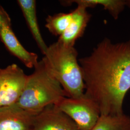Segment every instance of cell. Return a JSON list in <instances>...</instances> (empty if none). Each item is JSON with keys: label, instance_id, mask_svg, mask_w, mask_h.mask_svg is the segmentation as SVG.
Listing matches in <instances>:
<instances>
[{"label": "cell", "instance_id": "cell-1", "mask_svg": "<svg viewBox=\"0 0 130 130\" xmlns=\"http://www.w3.org/2000/svg\"><path fill=\"white\" fill-rule=\"evenodd\" d=\"M79 62L84 94L96 104L100 115L123 114V101L130 89V41L114 43L105 38Z\"/></svg>", "mask_w": 130, "mask_h": 130}, {"label": "cell", "instance_id": "cell-2", "mask_svg": "<svg viewBox=\"0 0 130 130\" xmlns=\"http://www.w3.org/2000/svg\"><path fill=\"white\" fill-rule=\"evenodd\" d=\"M78 52L74 46L58 41L48 47L42 60L47 69L60 84L67 98H77L84 94L83 75Z\"/></svg>", "mask_w": 130, "mask_h": 130}, {"label": "cell", "instance_id": "cell-3", "mask_svg": "<svg viewBox=\"0 0 130 130\" xmlns=\"http://www.w3.org/2000/svg\"><path fill=\"white\" fill-rule=\"evenodd\" d=\"M60 84L47 69L43 61H39L26 84L17 104L24 109L38 114L47 107L56 106L66 98Z\"/></svg>", "mask_w": 130, "mask_h": 130}, {"label": "cell", "instance_id": "cell-4", "mask_svg": "<svg viewBox=\"0 0 130 130\" xmlns=\"http://www.w3.org/2000/svg\"><path fill=\"white\" fill-rule=\"evenodd\" d=\"M71 118L80 130H91L101 116L96 104L85 94L80 98L66 97L56 105Z\"/></svg>", "mask_w": 130, "mask_h": 130}, {"label": "cell", "instance_id": "cell-5", "mask_svg": "<svg viewBox=\"0 0 130 130\" xmlns=\"http://www.w3.org/2000/svg\"><path fill=\"white\" fill-rule=\"evenodd\" d=\"M28 75L15 64L0 70V102L2 107L17 104L25 88Z\"/></svg>", "mask_w": 130, "mask_h": 130}, {"label": "cell", "instance_id": "cell-6", "mask_svg": "<svg viewBox=\"0 0 130 130\" xmlns=\"http://www.w3.org/2000/svg\"><path fill=\"white\" fill-rule=\"evenodd\" d=\"M31 130H80L56 106L47 107L34 118Z\"/></svg>", "mask_w": 130, "mask_h": 130}, {"label": "cell", "instance_id": "cell-7", "mask_svg": "<svg viewBox=\"0 0 130 130\" xmlns=\"http://www.w3.org/2000/svg\"><path fill=\"white\" fill-rule=\"evenodd\" d=\"M36 115L17 104L0 107V130H31Z\"/></svg>", "mask_w": 130, "mask_h": 130}, {"label": "cell", "instance_id": "cell-8", "mask_svg": "<svg viewBox=\"0 0 130 130\" xmlns=\"http://www.w3.org/2000/svg\"><path fill=\"white\" fill-rule=\"evenodd\" d=\"M72 12V19L65 32L58 38L57 41L63 44L74 46L75 42L82 37L91 18L87 8L82 5H77Z\"/></svg>", "mask_w": 130, "mask_h": 130}, {"label": "cell", "instance_id": "cell-9", "mask_svg": "<svg viewBox=\"0 0 130 130\" xmlns=\"http://www.w3.org/2000/svg\"><path fill=\"white\" fill-rule=\"evenodd\" d=\"M0 39L7 49L21 61L26 67L32 69L37 65L38 56L27 51L19 42L11 27L4 26L0 28Z\"/></svg>", "mask_w": 130, "mask_h": 130}, {"label": "cell", "instance_id": "cell-10", "mask_svg": "<svg viewBox=\"0 0 130 130\" xmlns=\"http://www.w3.org/2000/svg\"><path fill=\"white\" fill-rule=\"evenodd\" d=\"M17 2L33 37L44 55L48 46L44 42L39 28L37 17L36 1L18 0Z\"/></svg>", "mask_w": 130, "mask_h": 130}, {"label": "cell", "instance_id": "cell-11", "mask_svg": "<svg viewBox=\"0 0 130 130\" xmlns=\"http://www.w3.org/2000/svg\"><path fill=\"white\" fill-rule=\"evenodd\" d=\"M60 2L62 5L65 6L76 4L87 9L95 7L98 5L102 6L115 20L119 18L126 6V0H69Z\"/></svg>", "mask_w": 130, "mask_h": 130}, {"label": "cell", "instance_id": "cell-12", "mask_svg": "<svg viewBox=\"0 0 130 130\" xmlns=\"http://www.w3.org/2000/svg\"><path fill=\"white\" fill-rule=\"evenodd\" d=\"M91 130H130V117L124 113L119 115H101Z\"/></svg>", "mask_w": 130, "mask_h": 130}, {"label": "cell", "instance_id": "cell-13", "mask_svg": "<svg viewBox=\"0 0 130 130\" xmlns=\"http://www.w3.org/2000/svg\"><path fill=\"white\" fill-rule=\"evenodd\" d=\"M72 15L71 11L49 15L46 19L45 26L52 34L60 37L69 26Z\"/></svg>", "mask_w": 130, "mask_h": 130}, {"label": "cell", "instance_id": "cell-14", "mask_svg": "<svg viewBox=\"0 0 130 130\" xmlns=\"http://www.w3.org/2000/svg\"><path fill=\"white\" fill-rule=\"evenodd\" d=\"M7 26L11 27V19L7 12L0 5V28Z\"/></svg>", "mask_w": 130, "mask_h": 130}, {"label": "cell", "instance_id": "cell-15", "mask_svg": "<svg viewBox=\"0 0 130 130\" xmlns=\"http://www.w3.org/2000/svg\"><path fill=\"white\" fill-rule=\"evenodd\" d=\"M126 6L130 8V0H126Z\"/></svg>", "mask_w": 130, "mask_h": 130}, {"label": "cell", "instance_id": "cell-16", "mask_svg": "<svg viewBox=\"0 0 130 130\" xmlns=\"http://www.w3.org/2000/svg\"><path fill=\"white\" fill-rule=\"evenodd\" d=\"M2 107V106H1V102H0V107Z\"/></svg>", "mask_w": 130, "mask_h": 130}, {"label": "cell", "instance_id": "cell-17", "mask_svg": "<svg viewBox=\"0 0 130 130\" xmlns=\"http://www.w3.org/2000/svg\"><path fill=\"white\" fill-rule=\"evenodd\" d=\"M0 70H1V68H0Z\"/></svg>", "mask_w": 130, "mask_h": 130}, {"label": "cell", "instance_id": "cell-18", "mask_svg": "<svg viewBox=\"0 0 130 130\" xmlns=\"http://www.w3.org/2000/svg\"><path fill=\"white\" fill-rule=\"evenodd\" d=\"M129 41H130V40H129Z\"/></svg>", "mask_w": 130, "mask_h": 130}]
</instances>
